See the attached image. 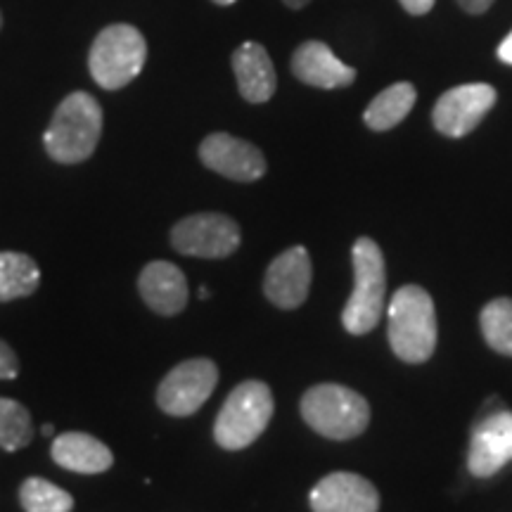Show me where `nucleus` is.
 Here are the masks:
<instances>
[{"label":"nucleus","mask_w":512,"mask_h":512,"mask_svg":"<svg viewBox=\"0 0 512 512\" xmlns=\"http://www.w3.org/2000/svg\"><path fill=\"white\" fill-rule=\"evenodd\" d=\"M102 136V107L93 95L76 91L57 107L43 136L50 159L79 164L93 155Z\"/></svg>","instance_id":"nucleus-1"},{"label":"nucleus","mask_w":512,"mask_h":512,"mask_svg":"<svg viewBox=\"0 0 512 512\" xmlns=\"http://www.w3.org/2000/svg\"><path fill=\"white\" fill-rule=\"evenodd\" d=\"M389 344L406 363H425L437 347V313L430 292L403 285L389 302Z\"/></svg>","instance_id":"nucleus-2"},{"label":"nucleus","mask_w":512,"mask_h":512,"mask_svg":"<svg viewBox=\"0 0 512 512\" xmlns=\"http://www.w3.org/2000/svg\"><path fill=\"white\" fill-rule=\"evenodd\" d=\"M299 411L306 425L320 437L354 439L368 427L370 406L361 394L344 384H316L302 396Z\"/></svg>","instance_id":"nucleus-3"},{"label":"nucleus","mask_w":512,"mask_h":512,"mask_svg":"<svg viewBox=\"0 0 512 512\" xmlns=\"http://www.w3.org/2000/svg\"><path fill=\"white\" fill-rule=\"evenodd\" d=\"M273 418V394L268 384L247 380L230 392L214 422L216 444L226 451L252 446Z\"/></svg>","instance_id":"nucleus-4"},{"label":"nucleus","mask_w":512,"mask_h":512,"mask_svg":"<svg viewBox=\"0 0 512 512\" xmlns=\"http://www.w3.org/2000/svg\"><path fill=\"white\" fill-rule=\"evenodd\" d=\"M147 43L131 24H110L93 41L88 69L93 81L105 91H119L143 72Z\"/></svg>","instance_id":"nucleus-5"},{"label":"nucleus","mask_w":512,"mask_h":512,"mask_svg":"<svg viewBox=\"0 0 512 512\" xmlns=\"http://www.w3.org/2000/svg\"><path fill=\"white\" fill-rule=\"evenodd\" d=\"M354 292L344 306L342 323L351 335H366L377 325L384 309L387 273L384 256L375 240L358 238L354 242Z\"/></svg>","instance_id":"nucleus-6"},{"label":"nucleus","mask_w":512,"mask_h":512,"mask_svg":"<svg viewBox=\"0 0 512 512\" xmlns=\"http://www.w3.org/2000/svg\"><path fill=\"white\" fill-rule=\"evenodd\" d=\"M219 382V368L209 358H190L178 363L157 389V403L174 418H188L207 403Z\"/></svg>","instance_id":"nucleus-7"},{"label":"nucleus","mask_w":512,"mask_h":512,"mask_svg":"<svg viewBox=\"0 0 512 512\" xmlns=\"http://www.w3.org/2000/svg\"><path fill=\"white\" fill-rule=\"evenodd\" d=\"M240 226L226 214H192L171 230V245L178 254L200 259H226L240 247Z\"/></svg>","instance_id":"nucleus-8"},{"label":"nucleus","mask_w":512,"mask_h":512,"mask_svg":"<svg viewBox=\"0 0 512 512\" xmlns=\"http://www.w3.org/2000/svg\"><path fill=\"white\" fill-rule=\"evenodd\" d=\"M496 98V88L489 83H465V86L451 88L434 105V126L448 138H463L475 131L486 114L494 110Z\"/></svg>","instance_id":"nucleus-9"},{"label":"nucleus","mask_w":512,"mask_h":512,"mask_svg":"<svg viewBox=\"0 0 512 512\" xmlns=\"http://www.w3.org/2000/svg\"><path fill=\"white\" fill-rule=\"evenodd\" d=\"M200 159L207 169L238 183H254L266 174L264 152L230 133H211L204 138Z\"/></svg>","instance_id":"nucleus-10"},{"label":"nucleus","mask_w":512,"mask_h":512,"mask_svg":"<svg viewBox=\"0 0 512 512\" xmlns=\"http://www.w3.org/2000/svg\"><path fill=\"white\" fill-rule=\"evenodd\" d=\"M512 460V413L498 411L477 422L467 467L475 477H491Z\"/></svg>","instance_id":"nucleus-11"},{"label":"nucleus","mask_w":512,"mask_h":512,"mask_svg":"<svg viewBox=\"0 0 512 512\" xmlns=\"http://www.w3.org/2000/svg\"><path fill=\"white\" fill-rule=\"evenodd\" d=\"M311 256L306 247L285 249L268 266L264 292L278 309H299L309 297L311 287Z\"/></svg>","instance_id":"nucleus-12"},{"label":"nucleus","mask_w":512,"mask_h":512,"mask_svg":"<svg viewBox=\"0 0 512 512\" xmlns=\"http://www.w3.org/2000/svg\"><path fill=\"white\" fill-rule=\"evenodd\" d=\"M313 512H377L380 494L366 477L354 472H332L313 486Z\"/></svg>","instance_id":"nucleus-13"},{"label":"nucleus","mask_w":512,"mask_h":512,"mask_svg":"<svg viewBox=\"0 0 512 512\" xmlns=\"http://www.w3.org/2000/svg\"><path fill=\"white\" fill-rule=\"evenodd\" d=\"M292 74L306 86L323 88H347L356 81V69L344 64L323 41H306L294 50Z\"/></svg>","instance_id":"nucleus-14"},{"label":"nucleus","mask_w":512,"mask_h":512,"mask_svg":"<svg viewBox=\"0 0 512 512\" xmlns=\"http://www.w3.org/2000/svg\"><path fill=\"white\" fill-rule=\"evenodd\" d=\"M143 302L159 316H176L188 306V280L183 271L169 261H152L138 278Z\"/></svg>","instance_id":"nucleus-15"},{"label":"nucleus","mask_w":512,"mask_h":512,"mask_svg":"<svg viewBox=\"0 0 512 512\" xmlns=\"http://www.w3.org/2000/svg\"><path fill=\"white\" fill-rule=\"evenodd\" d=\"M233 72L235 79H238L240 95L247 102H254V105L271 100L275 88H278V76H275L271 55L261 43L247 41L235 50Z\"/></svg>","instance_id":"nucleus-16"},{"label":"nucleus","mask_w":512,"mask_h":512,"mask_svg":"<svg viewBox=\"0 0 512 512\" xmlns=\"http://www.w3.org/2000/svg\"><path fill=\"white\" fill-rule=\"evenodd\" d=\"M50 456L60 467L79 475H100L114 463L112 451L86 432H64L53 439Z\"/></svg>","instance_id":"nucleus-17"},{"label":"nucleus","mask_w":512,"mask_h":512,"mask_svg":"<svg viewBox=\"0 0 512 512\" xmlns=\"http://www.w3.org/2000/svg\"><path fill=\"white\" fill-rule=\"evenodd\" d=\"M415 100H418V93H415L413 83L408 81L384 88L380 95H375L366 114H363L366 126L373 131H389V128L399 126L411 114Z\"/></svg>","instance_id":"nucleus-18"},{"label":"nucleus","mask_w":512,"mask_h":512,"mask_svg":"<svg viewBox=\"0 0 512 512\" xmlns=\"http://www.w3.org/2000/svg\"><path fill=\"white\" fill-rule=\"evenodd\" d=\"M41 283V268L22 252H0V302L29 297Z\"/></svg>","instance_id":"nucleus-19"},{"label":"nucleus","mask_w":512,"mask_h":512,"mask_svg":"<svg viewBox=\"0 0 512 512\" xmlns=\"http://www.w3.org/2000/svg\"><path fill=\"white\" fill-rule=\"evenodd\" d=\"M19 503L24 512H72L74 498L60 486L43 477L24 479L19 489Z\"/></svg>","instance_id":"nucleus-20"},{"label":"nucleus","mask_w":512,"mask_h":512,"mask_svg":"<svg viewBox=\"0 0 512 512\" xmlns=\"http://www.w3.org/2000/svg\"><path fill=\"white\" fill-rule=\"evenodd\" d=\"M482 335L491 349L503 356H512V299H494L479 316Z\"/></svg>","instance_id":"nucleus-21"},{"label":"nucleus","mask_w":512,"mask_h":512,"mask_svg":"<svg viewBox=\"0 0 512 512\" xmlns=\"http://www.w3.org/2000/svg\"><path fill=\"white\" fill-rule=\"evenodd\" d=\"M34 439L31 415L19 401L0 399V448L3 451H19Z\"/></svg>","instance_id":"nucleus-22"},{"label":"nucleus","mask_w":512,"mask_h":512,"mask_svg":"<svg viewBox=\"0 0 512 512\" xmlns=\"http://www.w3.org/2000/svg\"><path fill=\"white\" fill-rule=\"evenodd\" d=\"M17 375H19L17 354L12 351L8 342L0 339V380H15Z\"/></svg>","instance_id":"nucleus-23"},{"label":"nucleus","mask_w":512,"mask_h":512,"mask_svg":"<svg viewBox=\"0 0 512 512\" xmlns=\"http://www.w3.org/2000/svg\"><path fill=\"white\" fill-rule=\"evenodd\" d=\"M399 3L403 5V10L408 12V15H427L434 8V0H399Z\"/></svg>","instance_id":"nucleus-24"},{"label":"nucleus","mask_w":512,"mask_h":512,"mask_svg":"<svg viewBox=\"0 0 512 512\" xmlns=\"http://www.w3.org/2000/svg\"><path fill=\"white\" fill-rule=\"evenodd\" d=\"M458 5L470 15H482L494 5V0H458Z\"/></svg>","instance_id":"nucleus-25"},{"label":"nucleus","mask_w":512,"mask_h":512,"mask_svg":"<svg viewBox=\"0 0 512 512\" xmlns=\"http://www.w3.org/2000/svg\"><path fill=\"white\" fill-rule=\"evenodd\" d=\"M498 57H501V62L512 64V31L503 38L501 46H498Z\"/></svg>","instance_id":"nucleus-26"},{"label":"nucleus","mask_w":512,"mask_h":512,"mask_svg":"<svg viewBox=\"0 0 512 512\" xmlns=\"http://www.w3.org/2000/svg\"><path fill=\"white\" fill-rule=\"evenodd\" d=\"M283 3L287 5V8H292V10H302V8H306V5L311 3V0H283Z\"/></svg>","instance_id":"nucleus-27"},{"label":"nucleus","mask_w":512,"mask_h":512,"mask_svg":"<svg viewBox=\"0 0 512 512\" xmlns=\"http://www.w3.org/2000/svg\"><path fill=\"white\" fill-rule=\"evenodd\" d=\"M43 434H46V437H53V425H43V430H41Z\"/></svg>","instance_id":"nucleus-28"},{"label":"nucleus","mask_w":512,"mask_h":512,"mask_svg":"<svg viewBox=\"0 0 512 512\" xmlns=\"http://www.w3.org/2000/svg\"><path fill=\"white\" fill-rule=\"evenodd\" d=\"M214 3H216V5H233L235 0H214Z\"/></svg>","instance_id":"nucleus-29"},{"label":"nucleus","mask_w":512,"mask_h":512,"mask_svg":"<svg viewBox=\"0 0 512 512\" xmlns=\"http://www.w3.org/2000/svg\"><path fill=\"white\" fill-rule=\"evenodd\" d=\"M209 297V292H207V287H200V299H207Z\"/></svg>","instance_id":"nucleus-30"},{"label":"nucleus","mask_w":512,"mask_h":512,"mask_svg":"<svg viewBox=\"0 0 512 512\" xmlns=\"http://www.w3.org/2000/svg\"><path fill=\"white\" fill-rule=\"evenodd\" d=\"M0 29H3V12H0Z\"/></svg>","instance_id":"nucleus-31"}]
</instances>
